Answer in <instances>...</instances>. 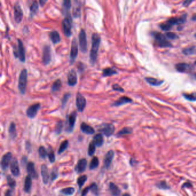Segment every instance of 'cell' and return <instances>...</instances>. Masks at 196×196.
Instances as JSON below:
<instances>
[{"mask_svg": "<svg viewBox=\"0 0 196 196\" xmlns=\"http://www.w3.org/2000/svg\"><path fill=\"white\" fill-rule=\"evenodd\" d=\"M96 145L93 143V142H92L89 145L88 148V154L89 156H92L94 155L96 151Z\"/></svg>", "mask_w": 196, "mask_h": 196, "instance_id": "45", "label": "cell"}, {"mask_svg": "<svg viewBox=\"0 0 196 196\" xmlns=\"http://www.w3.org/2000/svg\"><path fill=\"white\" fill-rule=\"evenodd\" d=\"M156 186L158 188H159L161 189H163V190H166V189H168L170 188L169 186L165 181H161V182H158V184H156Z\"/></svg>", "mask_w": 196, "mask_h": 196, "instance_id": "46", "label": "cell"}, {"mask_svg": "<svg viewBox=\"0 0 196 196\" xmlns=\"http://www.w3.org/2000/svg\"><path fill=\"white\" fill-rule=\"evenodd\" d=\"M12 153L11 152H7L5 155L2 156L1 159V168L2 170H5L9 166V163L11 162L12 159Z\"/></svg>", "mask_w": 196, "mask_h": 196, "instance_id": "15", "label": "cell"}, {"mask_svg": "<svg viewBox=\"0 0 196 196\" xmlns=\"http://www.w3.org/2000/svg\"><path fill=\"white\" fill-rule=\"evenodd\" d=\"M18 48L15 47L13 50L14 55L16 58H18L21 62H24L25 61V51L23 43L20 39H18Z\"/></svg>", "mask_w": 196, "mask_h": 196, "instance_id": "3", "label": "cell"}, {"mask_svg": "<svg viewBox=\"0 0 196 196\" xmlns=\"http://www.w3.org/2000/svg\"><path fill=\"white\" fill-rule=\"evenodd\" d=\"M62 87V81L60 79H58L55 81L53 83L52 86V92H57L61 89V87Z\"/></svg>", "mask_w": 196, "mask_h": 196, "instance_id": "33", "label": "cell"}, {"mask_svg": "<svg viewBox=\"0 0 196 196\" xmlns=\"http://www.w3.org/2000/svg\"><path fill=\"white\" fill-rule=\"evenodd\" d=\"M31 186H32V178L29 175H28L26 177L25 179L24 190L26 193H29L31 189Z\"/></svg>", "mask_w": 196, "mask_h": 196, "instance_id": "30", "label": "cell"}, {"mask_svg": "<svg viewBox=\"0 0 196 196\" xmlns=\"http://www.w3.org/2000/svg\"><path fill=\"white\" fill-rule=\"evenodd\" d=\"M99 165V160L98 158L97 157H93L92 160L91 161V162L89 165V168L90 170H93L95 169L96 168L98 167Z\"/></svg>", "mask_w": 196, "mask_h": 196, "instance_id": "38", "label": "cell"}, {"mask_svg": "<svg viewBox=\"0 0 196 196\" xmlns=\"http://www.w3.org/2000/svg\"><path fill=\"white\" fill-rule=\"evenodd\" d=\"M132 129L130 127H126L122 129L121 131H120L117 135L119 136H122V135H129L132 133Z\"/></svg>", "mask_w": 196, "mask_h": 196, "instance_id": "35", "label": "cell"}, {"mask_svg": "<svg viewBox=\"0 0 196 196\" xmlns=\"http://www.w3.org/2000/svg\"><path fill=\"white\" fill-rule=\"evenodd\" d=\"M92 142L93 143L96 145V146L98 147L102 146L104 143V138L103 135L101 133H98L95 135L93 137Z\"/></svg>", "mask_w": 196, "mask_h": 196, "instance_id": "26", "label": "cell"}, {"mask_svg": "<svg viewBox=\"0 0 196 196\" xmlns=\"http://www.w3.org/2000/svg\"><path fill=\"white\" fill-rule=\"evenodd\" d=\"M89 188H90V190H91L95 195H98V189L97 185L95 183H93L92 184L89 186Z\"/></svg>", "mask_w": 196, "mask_h": 196, "instance_id": "50", "label": "cell"}, {"mask_svg": "<svg viewBox=\"0 0 196 196\" xmlns=\"http://www.w3.org/2000/svg\"><path fill=\"white\" fill-rule=\"evenodd\" d=\"M166 36L168 39H172V40H174V39H177L178 36V35H177L174 32H168L166 33Z\"/></svg>", "mask_w": 196, "mask_h": 196, "instance_id": "51", "label": "cell"}, {"mask_svg": "<svg viewBox=\"0 0 196 196\" xmlns=\"http://www.w3.org/2000/svg\"><path fill=\"white\" fill-rule=\"evenodd\" d=\"M122 196H130V194H128V193H125V194H124L122 195Z\"/></svg>", "mask_w": 196, "mask_h": 196, "instance_id": "60", "label": "cell"}, {"mask_svg": "<svg viewBox=\"0 0 196 196\" xmlns=\"http://www.w3.org/2000/svg\"><path fill=\"white\" fill-rule=\"evenodd\" d=\"M14 18L17 23L19 24L23 18V12L18 2H16L14 5Z\"/></svg>", "mask_w": 196, "mask_h": 196, "instance_id": "12", "label": "cell"}, {"mask_svg": "<svg viewBox=\"0 0 196 196\" xmlns=\"http://www.w3.org/2000/svg\"><path fill=\"white\" fill-rule=\"evenodd\" d=\"M11 196V190H6V191L5 192V196Z\"/></svg>", "mask_w": 196, "mask_h": 196, "instance_id": "58", "label": "cell"}, {"mask_svg": "<svg viewBox=\"0 0 196 196\" xmlns=\"http://www.w3.org/2000/svg\"><path fill=\"white\" fill-rule=\"evenodd\" d=\"M114 152L112 150L109 151L106 154L104 159V166L106 168H108L110 167L111 163L114 157Z\"/></svg>", "mask_w": 196, "mask_h": 196, "instance_id": "20", "label": "cell"}, {"mask_svg": "<svg viewBox=\"0 0 196 196\" xmlns=\"http://www.w3.org/2000/svg\"><path fill=\"white\" fill-rule=\"evenodd\" d=\"M83 66H84V65H83V64H82V63H81V62H80L79 63V64H78V70L79 71H83V69H84V68H83Z\"/></svg>", "mask_w": 196, "mask_h": 196, "instance_id": "55", "label": "cell"}, {"mask_svg": "<svg viewBox=\"0 0 196 196\" xmlns=\"http://www.w3.org/2000/svg\"><path fill=\"white\" fill-rule=\"evenodd\" d=\"M10 168H11V171L12 172V174L15 177H18L20 175V168H19L18 161L16 158H14L12 159V161L11 162Z\"/></svg>", "mask_w": 196, "mask_h": 196, "instance_id": "16", "label": "cell"}, {"mask_svg": "<svg viewBox=\"0 0 196 196\" xmlns=\"http://www.w3.org/2000/svg\"><path fill=\"white\" fill-rule=\"evenodd\" d=\"M112 89H113V90L117 91V92H119L122 93L124 92V89H123L122 87H120L119 85L117 84V83L113 84V85H112Z\"/></svg>", "mask_w": 196, "mask_h": 196, "instance_id": "52", "label": "cell"}, {"mask_svg": "<svg viewBox=\"0 0 196 196\" xmlns=\"http://www.w3.org/2000/svg\"><path fill=\"white\" fill-rule=\"evenodd\" d=\"M89 190H90V188L89 187L85 188L82 191V196H86Z\"/></svg>", "mask_w": 196, "mask_h": 196, "instance_id": "54", "label": "cell"}, {"mask_svg": "<svg viewBox=\"0 0 196 196\" xmlns=\"http://www.w3.org/2000/svg\"><path fill=\"white\" fill-rule=\"evenodd\" d=\"M78 82L77 74L74 69L70 70L67 75V83L70 87H74Z\"/></svg>", "mask_w": 196, "mask_h": 196, "instance_id": "14", "label": "cell"}, {"mask_svg": "<svg viewBox=\"0 0 196 196\" xmlns=\"http://www.w3.org/2000/svg\"><path fill=\"white\" fill-rule=\"evenodd\" d=\"M71 21L72 20L71 18H65L62 21V29L64 34L67 37H70L72 35L71 32Z\"/></svg>", "mask_w": 196, "mask_h": 196, "instance_id": "9", "label": "cell"}, {"mask_svg": "<svg viewBox=\"0 0 196 196\" xmlns=\"http://www.w3.org/2000/svg\"><path fill=\"white\" fill-rule=\"evenodd\" d=\"M69 145V142L67 140H64V141L59 147V150H58V154H62L63 152H64L65 150L67 149V148L68 147Z\"/></svg>", "mask_w": 196, "mask_h": 196, "instance_id": "37", "label": "cell"}, {"mask_svg": "<svg viewBox=\"0 0 196 196\" xmlns=\"http://www.w3.org/2000/svg\"><path fill=\"white\" fill-rule=\"evenodd\" d=\"M154 36L155 38L156 44L160 47H171L172 44L170 42L167 41L166 37L161 33L159 32H155L154 34Z\"/></svg>", "mask_w": 196, "mask_h": 196, "instance_id": "4", "label": "cell"}, {"mask_svg": "<svg viewBox=\"0 0 196 196\" xmlns=\"http://www.w3.org/2000/svg\"><path fill=\"white\" fill-rule=\"evenodd\" d=\"M194 36H195V37H196V34H195V35H194Z\"/></svg>", "mask_w": 196, "mask_h": 196, "instance_id": "61", "label": "cell"}, {"mask_svg": "<svg viewBox=\"0 0 196 196\" xmlns=\"http://www.w3.org/2000/svg\"><path fill=\"white\" fill-rule=\"evenodd\" d=\"M194 64H196V62H194Z\"/></svg>", "mask_w": 196, "mask_h": 196, "instance_id": "62", "label": "cell"}, {"mask_svg": "<svg viewBox=\"0 0 196 196\" xmlns=\"http://www.w3.org/2000/svg\"><path fill=\"white\" fill-rule=\"evenodd\" d=\"M79 46L82 52L86 53L87 50V43L86 32L84 29H81L79 34Z\"/></svg>", "mask_w": 196, "mask_h": 196, "instance_id": "6", "label": "cell"}, {"mask_svg": "<svg viewBox=\"0 0 196 196\" xmlns=\"http://www.w3.org/2000/svg\"><path fill=\"white\" fill-rule=\"evenodd\" d=\"M78 44L77 39L74 38L72 41L71 51L70 54V62L71 64H73L75 62V59L78 55Z\"/></svg>", "mask_w": 196, "mask_h": 196, "instance_id": "8", "label": "cell"}, {"mask_svg": "<svg viewBox=\"0 0 196 196\" xmlns=\"http://www.w3.org/2000/svg\"><path fill=\"white\" fill-rule=\"evenodd\" d=\"M160 27L163 31H168L169 30H170L172 26L167 21L162 23L161 25H160Z\"/></svg>", "mask_w": 196, "mask_h": 196, "instance_id": "44", "label": "cell"}, {"mask_svg": "<svg viewBox=\"0 0 196 196\" xmlns=\"http://www.w3.org/2000/svg\"><path fill=\"white\" fill-rule=\"evenodd\" d=\"M9 133L10 135V137L14 139L16 137V124L15 122H12L11 123L9 127Z\"/></svg>", "mask_w": 196, "mask_h": 196, "instance_id": "32", "label": "cell"}, {"mask_svg": "<svg viewBox=\"0 0 196 196\" xmlns=\"http://www.w3.org/2000/svg\"><path fill=\"white\" fill-rule=\"evenodd\" d=\"M183 96L186 100L190 101H196V92L192 93H184Z\"/></svg>", "mask_w": 196, "mask_h": 196, "instance_id": "36", "label": "cell"}, {"mask_svg": "<svg viewBox=\"0 0 196 196\" xmlns=\"http://www.w3.org/2000/svg\"><path fill=\"white\" fill-rule=\"evenodd\" d=\"M49 36L50 39L52 41L54 44H57L59 43L61 41V38L59 34L58 31H52L49 33Z\"/></svg>", "mask_w": 196, "mask_h": 196, "instance_id": "25", "label": "cell"}, {"mask_svg": "<svg viewBox=\"0 0 196 196\" xmlns=\"http://www.w3.org/2000/svg\"><path fill=\"white\" fill-rule=\"evenodd\" d=\"M7 184L8 185V186L12 189H14L16 185L15 180L13 178L11 175L7 176Z\"/></svg>", "mask_w": 196, "mask_h": 196, "instance_id": "40", "label": "cell"}, {"mask_svg": "<svg viewBox=\"0 0 196 196\" xmlns=\"http://www.w3.org/2000/svg\"><path fill=\"white\" fill-rule=\"evenodd\" d=\"M71 7V2L69 0H65L63 2L62 4V13L66 18H71V15L70 10Z\"/></svg>", "mask_w": 196, "mask_h": 196, "instance_id": "17", "label": "cell"}, {"mask_svg": "<svg viewBox=\"0 0 196 196\" xmlns=\"http://www.w3.org/2000/svg\"><path fill=\"white\" fill-rule=\"evenodd\" d=\"M48 156L49 158V160H50V162L53 163L55 161V154H54V152L53 150L51 149H49L48 151Z\"/></svg>", "mask_w": 196, "mask_h": 196, "instance_id": "49", "label": "cell"}, {"mask_svg": "<svg viewBox=\"0 0 196 196\" xmlns=\"http://www.w3.org/2000/svg\"><path fill=\"white\" fill-rule=\"evenodd\" d=\"M39 4L36 1H34L30 6V18H32L38 11Z\"/></svg>", "mask_w": 196, "mask_h": 196, "instance_id": "29", "label": "cell"}, {"mask_svg": "<svg viewBox=\"0 0 196 196\" xmlns=\"http://www.w3.org/2000/svg\"><path fill=\"white\" fill-rule=\"evenodd\" d=\"M41 105L40 103H35L30 105L26 110L27 116L31 119L34 118L37 115L38 110L41 108Z\"/></svg>", "mask_w": 196, "mask_h": 196, "instance_id": "13", "label": "cell"}, {"mask_svg": "<svg viewBox=\"0 0 196 196\" xmlns=\"http://www.w3.org/2000/svg\"><path fill=\"white\" fill-rule=\"evenodd\" d=\"M87 161L85 159H81L78 162L75 166V171L78 173H83L86 170L87 166Z\"/></svg>", "mask_w": 196, "mask_h": 196, "instance_id": "19", "label": "cell"}, {"mask_svg": "<svg viewBox=\"0 0 196 196\" xmlns=\"http://www.w3.org/2000/svg\"><path fill=\"white\" fill-rule=\"evenodd\" d=\"M27 70L25 69L22 70L18 78V88L20 93L23 95L25 94V93L27 84Z\"/></svg>", "mask_w": 196, "mask_h": 196, "instance_id": "2", "label": "cell"}, {"mask_svg": "<svg viewBox=\"0 0 196 196\" xmlns=\"http://www.w3.org/2000/svg\"><path fill=\"white\" fill-rule=\"evenodd\" d=\"M77 117V113L75 111L72 112L70 115L67 116V121H66L67 132H71L74 129Z\"/></svg>", "mask_w": 196, "mask_h": 196, "instance_id": "7", "label": "cell"}, {"mask_svg": "<svg viewBox=\"0 0 196 196\" xmlns=\"http://www.w3.org/2000/svg\"><path fill=\"white\" fill-rule=\"evenodd\" d=\"M193 20H196V15H193Z\"/></svg>", "mask_w": 196, "mask_h": 196, "instance_id": "59", "label": "cell"}, {"mask_svg": "<svg viewBox=\"0 0 196 196\" xmlns=\"http://www.w3.org/2000/svg\"><path fill=\"white\" fill-rule=\"evenodd\" d=\"M132 102V100L131 98H129L127 96H122L120 98H119L117 101L112 104L113 106H119L124 104L131 103Z\"/></svg>", "mask_w": 196, "mask_h": 196, "instance_id": "22", "label": "cell"}, {"mask_svg": "<svg viewBox=\"0 0 196 196\" xmlns=\"http://www.w3.org/2000/svg\"><path fill=\"white\" fill-rule=\"evenodd\" d=\"M58 176V170L56 168H54L51 173V178L52 181L57 178Z\"/></svg>", "mask_w": 196, "mask_h": 196, "instance_id": "53", "label": "cell"}, {"mask_svg": "<svg viewBox=\"0 0 196 196\" xmlns=\"http://www.w3.org/2000/svg\"><path fill=\"white\" fill-rule=\"evenodd\" d=\"M183 53L186 55H189L194 54L196 52V48L195 47H190L188 48H185L183 50Z\"/></svg>", "mask_w": 196, "mask_h": 196, "instance_id": "39", "label": "cell"}, {"mask_svg": "<svg viewBox=\"0 0 196 196\" xmlns=\"http://www.w3.org/2000/svg\"><path fill=\"white\" fill-rule=\"evenodd\" d=\"M60 192L62 193H63L65 195H72L75 192V189L73 188H71V187H70V188H65V189H64L60 191Z\"/></svg>", "mask_w": 196, "mask_h": 196, "instance_id": "41", "label": "cell"}, {"mask_svg": "<svg viewBox=\"0 0 196 196\" xmlns=\"http://www.w3.org/2000/svg\"><path fill=\"white\" fill-rule=\"evenodd\" d=\"M81 5L80 4H78H78H77L76 6H74L73 8V15L74 18H78L81 16Z\"/></svg>", "mask_w": 196, "mask_h": 196, "instance_id": "34", "label": "cell"}, {"mask_svg": "<svg viewBox=\"0 0 196 196\" xmlns=\"http://www.w3.org/2000/svg\"><path fill=\"white\" fill-rule=\"evenodd\" d=\"M46 2L47 1H46V0H40L39 1V3H40L41 6H44Z\"/></svg>", "mask_w": 196, "mask_h": 196, "instance_id": "56", "label": "cell"}, {"mask_svg": "<svg viewBox=\"0 0 196 196\" xmlns=\"http://www.w3.org/2000/svg\"><path fill=\"white\" fill-rule=\"evenodd\" d=\"M76 106L77 109L82 112L85 109L87 105V100L85 97L80 92L77 93L76 96Z\"/></svg>", "mask_w": 196, "mask_h": 196, "instance_id": "10", "label": "cell"}, {"mask_svg": "<svg viewBox=\"0 0 196 196\" xmlns=\"http://www.w3.org/2000/svg\"><path fill=\"white\" fill-rule=\"evenodd\" d=\"M109 188V190L112 196H119V195L120 194V193H121L120 189L118 188V186L117 185H116L113 182L110 183Z\"/></svg>", "mask_w": 196, "mask_h": 196, "instance_id": "28", "label": "cell"}, {"mask_svg": "<svg viewBox=\"0 0 196 196\" xmlns=\"http://www.w3.org/2000/svg\"><path fill=\"white\" fill-rule=\"evenodd\" d=\"M70 96H71V94L70 93H66L64 94L63 98L62 100V106L63 108L66 106L69 99L70 98Z\"/></svg>", "mask_w": 196, "mask_h": 196, "instance_id": "47", "label": "cell"}, {"mask_svg": "<svg viewBox=\"0 0 196 196\" xmlns=\"http://www.w3.org/2000/svg\"><path fill=\"white\" fill-rule=\"evenodd\" d=\"M63 127H64V124L62 121H59L57 124H56L55 126V132L57 134H60V133L62 132V129H63Z\"/></svg>", "mask_w": 196, "mask_h": 196, "instance_id": "42", "label": "cell"}, {"mask_svg": "<svg viewBox=\"0 0 196 196\" xmlns=\"http://www.w3.org/2000/svg\"><path fill=\"white\" fill-rule=\"evenodd\" d=\"M80 128L82 132L85 133L87 135H92L95 132L94 129L85 122H82L81 124Z\"/></svg>", "mask_w": 196, "mask_h": 196, "instance_id": "23", "label": "cell"}, {"mask_svg": "<svg viewBox=\"0 0 196 196\" xmlns=\"http://www.w3.org/2000/svg\"><path fill=\"white\" fill-rule=\"evenodd\" d=\"M175 69L179 72H186L191 69V66L186 63H179L175 65Z\"/></svg>", "mask_w": 196, "mask_h": 196, "instance_id": "24", "label": "cell"}, {"mask_svg": "<svg viewBox=\"0 0 196 196\" xmlns=\"http://www.w3.org/2000/svg\"><path fill=\"white\" fill-rule=\"evenodd\" d=\"M39 154L40 156L42 158H46L47 156H48V152L47 151L46 149L43 146H41L39 149Z\"/></svg>", "mask_w": 196, "mask_h": 196, "instance_id": "48", "label": "cell"}, {"mask_svg": "<svg viewBox=\"0 0 196 196\" xmlns=\"http://www.w3.org/2000/svg\"><path fill=\"white\" fill-rule=\"evenodd\" d=\"M27 171L31 178L34 179L38 178V174L35 168V165L33 162H29L27 166Z\"/></svg>", "mask_w": 196, "mask_h": 196, "instance_id": "21", "label": "cell"}, {"mask_svg": "<svg viewBox=\"0 0 196 196\" xmlns=\"http://www.w3.org/2000/svg\"><path fill=\"white\" fill-rule=\"evenodd\" d=\"M117 71L114 67H106L103 70V77H107L113 75L117 74Z\"/></svg>", "mask_w": 196, "mask_h": 196, "instance_id": "27", "label": "cell"}, {"mask_svg": "<svg viewBox=\"0 0 196 196\" xmlns=\"http://www.w3.org/2000/svg\"><path fill=\"white\" fill-rule=\"evenodd\" d=\"M101 43V37L97 33H93L92 36V48L90 52V62L93 65L96 62L98 51Z\"/></svg>", "mask_w": 196, "mask_h": 196, "instance_id": "1", "label": "cell"}, {"mask_svg": "<svg viewBox=\"0 0 196 196\" xmlns=\"http://www.w3.org/2000/svg\"><path fill=\"white\" fill-rule=\"evenodd\" d=\"M191 2H192V1H185L184 2V5L185 6H189Z\"/></svg>", "mask_w": 196, "mask_h": 196, "instance_id": "57", "label": "cell"}, {"mask_svg": "<svg viewBox=\"0 0 196 196\" xmlns=\"http://www.w3.org/2000/svg\"><path fill=\"white\" fill-rule=\"evenodd\" d=\"M51 61V49L49 45L44 46L42 53V62L45 65H47Z\"/></svg>", "mask_w": 196, "mask_h": 196, "instance_id": "11", "label": "cell"}, {"mask_svg": "<svg viewBox=\"0 0 196 196\" xmlns=\"http://www.w3.org/2000/svg\"><path fill=\"white\" fill-rule=\"evenodd\" d=\"M145 80L149 84L152 85V86H159L163 82V81H162V80H158V79L152 78V77H147V78H145Z\"/></svg>", "mask_w": 196, "mask_h": 196, "instance_id": "31", "label": "cell"}, {"mask_svg": "<svg viewBox=\"0 0 196 196\" xmlns=\"http://www.w3.org/2000/svg\"><path fill=\"white\" fill-rule=\"evenodd\" d=\"M41 174L42 176V179L43 183L44 184H47L49 182L50 175L48 173V168L46 165H43L41 167Z\"/></svg>", "mask_w": 196, "mask_h": 196, "instance_id": "18", "label": "cell"}, {"mask_svg": "<svg viewBox=\"0 0 196 196\" xmlns=\"http://www.w3.org/2000/svg\"><path fill=\"white\" fill-rule=\"evenodd\" d=\"M87 176L86 175H82L81 177H80L78 179H77V184L78 185L79 187L81 188L83 185L85 184V182L87 181Z\"/></svg>", "mask_w": 196, "mask_h": 196, "instance_id": "43", "label": "cell"}, {"mask_svg": "<svg viewBox=\"0 0 196 196\" xmlns=\"http://www.w3.org/2000/svg\"><path fill=\"white\" fill-rule=\"evenodd\" d=\"M115 128L114 125L111 123H104L98 128V131L107 137L112 136L115 132Z\"/></svg>", "mask_w": 196, "mask_h": 196, "instance_id": "5", "label": "cell"}]
</instances>
